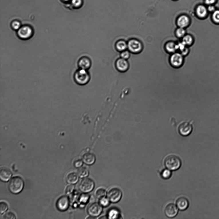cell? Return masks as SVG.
<instances>
[{
    "mask_svg": "<svg viewBox=\"0 0 219 219\" xmlns=\"http://www.w3.org/2000/svg\"><path fill=\"white\" fill-rule=\"evenodd\" d=\"M194 122L189 120L180 122L177 125V130L179 134L181 137H188L193 132L194 129Z\"/></svg>",
    "mask_w": 219,
    "mask_h": 219,
    "instance_id": "cell-1",
    "label": "cell"
},
{
    "mask_svg": "<svg viewBox=\"0 0 219 219\" xmlns=\"http://www.w3.org/2000/svg\"><path fill=\"white\" fill-rule=\"evenodd\" d=\"M24 183L21 177H16L11 179L9 183V189L13 194H17L20 193L23 190Z\"/></svg>",
    "mask_w": 219,
    "mask_h": 219,
    "instance_id": "cell-2",
    "label": "cell"
},
{
    "mask_svg": "<svg viewBox=\"0 0 219 219\" xmlns=\"http://www.w3.org/2000/svg\"><path fill=\"white\" fill-rule=\"evenodd\" d=\"M164 162L167 169L172 171L178 169L181 165L180 159L177 156L173 155H170L167 157Z\"/></svg>",
    "mask_w": 219,
    "mask_h": 219,
    "instance_id": "cell-3",
    "label": "cell"
},
{
    "mask_svg": "<svg viewBox=\"0 0 219 219\" xmlns=\"http://www.w3.org/2000/svg\"><path fill=\"white\" fill-rule=\"evenodd\" d=\"M74 80L80 85H84L88 82L90 79V75L87 70L80 69L74 74Z\"/></svg>",
    "mask_w": 219,
    "mask_h": 219,
    "instance_id": "cell-4",
    "label": "cell"
},
{
    "mask_svg": "<svg viewBox=\"0 0 219 219\" xmlns=\"http://www.w3.org/2000/svg\"><path fill=\"white\" fill-rule=\"evenodd\" d=\"M95 187V183L92 179L85 178L80 182L79 185V190L82 193L87 194L92 191Z\"/></svg>",
    "mask_w": 219,
    "mask_h": 219,
    "instance_id": "cell-5",
    "label": "cell"
},
{
    "mask_svg": "<svg viewBox=\"0 0 219 219\" xmlns=\"http://www.w3.org/2000/svg\"><path fill=\"white\" fill-rule=\"evenodd\" d=\"M33 30L30 26L24 25L21 26L17 31L18 37L21 40H27L31 38L33 34Z\"/></svg>",
    "mask_w": 219,
    "mask_h": 219,
    "instance_id": "cell-6",
    "label": "cell"
},
{
    "mask_svg": "<svg viewBox=\"0 0 219 219\" xmlns=\"http://www.w3.org/2000/svg\"><path fill=\"white\" fill-rule=\"evenodd\" d=\"M106 196L111 202L116 203L121 200L122 193L121 189L117 188H113L109 190L107 193Z\"/></svg>",
    "mask_w": 219,
    "mask_h": 219,
    "instance_id": "cell-7",
    "label": "cell"
},
{
    "mask_svg": "<svg viewBox=\"0 0 219 219\" xmlns=\"http://www.w3.org/2000/svg\"><path fill=\"white\" fill-rule=\"evenodd\" d=\"M128 49L130 52L137 54L141 52L143 49V45L138 40L132 39L127 42Z\"/></svg>",
    "mask_w": 219,
    "mask_h": 219,
    "instance_id": "cell-8",
    "label": "cell"
},
{
    "mask_svg": "<svg viewBox=\"0 0 219 219\" xmlns=\"http://www.w3.org/2000/svg\"><path fill=\"white\" fill-rule=\"evenodd\" d=\"M102 206L100 203H93L88 208L87 212L91 217L95 218L99 216L102 213Z\"/></svg>",
    "mask_w": 219,
    "mask_h": 219,
    "instance_id": "cell-9",
    "label": "cell"
},
{
    "mask_svg": "<svg viewBox=\"0 0 219 219\" xmlns=\"http://www.w3.org/2000/svg\"><path fill=\"white\" fill-rule=\"evenodd\" d=\"M184 56L180 52L173 53L170 58V63L174 67H180L184 63Z\"/></svg>",
    "mask_w": 219,
    "mask_h": 219,
    "instance_id": "cell-10",
    "label": "cell"
},
{
    "mask_svg": "<svg viewBox=\"0 0 219 219\" xmlns=\"http://www.w3.org/2000/svg\"><path fill=\"white\" fill-rule=\"evenodd\" d=\"M69 200L68 197L63 196L58 200L56 204L57 209L60 211L63 212L68 209L69 206Z\"/></svg>",
    "mask_w": 219,
    "mask_h": 219,
    "instance_id": "cell-11",
    "label": "cell"
},
{
    "mask_svg": "<svg viewBox=\"0 0 219 219\" xmlns=\"http://www.w3.org/2000/svg\"><path fill=\"white\" fill-rule=\"evenodd\" d=\"M96 157L95 154L90 152H85L82 156V160L85 164L91 165L94 163Z\"/></svg>",
    "mask_w": 219,
    "mask_h": 219,
    "instance_id": "cell-12",
    "label": "cell"
},
{
    "mask_svg": "<svg viewBox=\"0 0 219 219\" xmlns=\"http://www.w3.org/2000/svg\"><path fill=\"white\" fill-rule=\"evenodd\" d=\"M116 66L117 70L121 72L127 71L129 68V65L127 60L122 58L117 60L116 63Z\"/></svg>",
    "mask_w": 219,
    "mask_h": 219,
    "instance_id": "cell-13",
    "label": "cell"
},
{
    "mask_svg": "<svg viewBox=\"0 0 219 219\" xmlns=\"http://www.w3.org/2000/svg\"><path fill=\"white\" fill-rule=\"evenodd\" d=\"M178 212V210L177 206L172 204H168L165 208V214L169 218L175 217L177 215Z\"/></svg>",
    "mask_w": 219,
    "mask_h": 219,
    "instance_id": "cell-14",
    "label": "cell"
},
{
    "mask_svg": "<svg viewBox=\"0 0 219 219\" xmlns=\"http://www.w3.org/2000/svg\"><path fill=\"white\" fill-rule=\"evenodd\" d=\"M12 175V173L8 168L2 167L0 170V179L3 181H8Z\"/></svg>",
    "mask_w": 219,
    "mask_h": 219,
    "instance_id": "cell-15",
    "label": "cell"
},
{
    "mask_svg": "<svg viewBox=\"0 0 219 219\" xmlns=\"http://www.w3.org/2000/svg\"><path fill=\"white\" fill-rule=\"evenodd\" d=\"M91 62L89 58L86 57H83L80 59L78 62V66L80 69L87 70L90 68L91 66Z\"/></svg>",
    "mask_w": 219,
    "mask_h": 219,
    "instance_id": "cell-16",
    "label": "cell"
},
{
    "mask_svg": "<svg viewBox=\"0 0 219 219\" xmlns=\"http://www.w3.org/2000/svg\"><path fill=\"white\" fill-rule=\"evenodd\" d=\"M176 204L178 209L181 210H184L188 208L189 203L188 200L186 198L181 197L177 200Z\"/></svg>",
    "mask_w": 219,
    "mask_h": 219,
    "instance_id": "cell-17",
    "label": "cell"
},
{
    "mask_svg": "<svg viewBox=\"0 0 219 219\" xmlns=\"http://www.w3.org/2000/svg\"><path fill=\"white\" fill-rule=\"evenodd\" d=\"M79 177L78 173L76 172H70L67 175L66 181L68 184L74 185L78 182Z\"/></svg>",
    "mask_w": 219,
    "mask_h": 219,
    "instance_id": "cell-18",
    "label": "cell"
},
{
    "mask_svg": "<svg viewBox=\"0 0 219 219\" xmlns=\"http://www.w3.org/2000/svg\"><path fill=\"white\" fill-rule=\"evenodd\" d=\"M189 19L185 15L181 16L177 21V25L179 27L185 28L189 25Z\"/></svg>",
    "mask_w": 219,
    "mask_h": 219,
    "instance_id": "cell-19",
    "label": "cell"
},
{
    "mask_svg": "<svg viewBox=\"0 0 219 219\" xmlns=\"http://www.w3.org/2000/svg\"><path fill=\"white\" fill-rule=\"evenodd\" d=\"M115 46L117 50L121 52L128 49L127 43L123 40H120L116 42Z\"/></svg>",
    "mask_w": 219,
    "mask_h": 219,
    "instance_id": "cell-20",
    "label": "cell"
},
{
    "mask_svg": "<svg viewBox=\"0 0 219 219\" xmlns=\"http://www.w3.org/2000/svg\"><path fill=\"white\" fill-rule=\"evenodd\" d=\"M208 9L204 6L200 5L197 8V14L201 18H204L206 17L208 14Z\"/></svg>",
    "mask_w": 219,
    "mask_h": 219,
    "instance_id": "cell-21",
    "label": "cell"
},
{
    "mask_svg": "<svg viewBox=\"0 0 219 219\" xmlns=\"http://www.w3.org/2000/svg\"><path fill=\"white\" fill-rule=\"evenodd\" d=\"M165 49L168 52L173 54L177 50V44L172 41L168 42L165 44Z\"/></svg>",
    "mask_w": 219,
    "mask_h": 219,
    "instance_id": "cell-22",
    "label": "cell"
},
{
    "mask_svg": "<svg viewBox=\"0 0 219 219\" xmlns=\"http://www.w3.org/2000/svg\"><path fill=\"white\" fill-rule=\"evenodd\" d=\"M77 173L80 177L84 178L87 177L88 176L89 171L87 167H82L79 168Z\"/></svg>",
    "mask_w": 219,
    "mask_h": 219,
    "instance_id": "cell-23",
    "label": "cell"
},
{
    "mask_svg": "<svg viewBox=\"0 0 219 219\" xmlns=\"http://www.w3.org/2000/svg\"><path fill=\"white\" fill-rule=\"evenodd\" d=\"M108 214V218L111 219L118 218L120 215L119 211L114 208L109 210Z\"/></svg>",
    "mask_w": 219,
    "mask_h": 219,
    "instance_id": "cell-24",
    "label": "cell"
},
{
    "mask_svg": "<svg viewBox=\"0 0 219 219\" xmlns=\"http://www.w3.org/2000/svg\"><path fill=\"white\" fill-rule=\"evenodd\" d=\"M107 192L106 190L103 188H97L95 192V196L97 198L100 199L106 196Z\"/></svg>",
    "mask_w": 219,
    "mask_h": 219,
    "instance_id": "cell-25",
    "label": "cell"
},
{
    "mask_svg": "<svg viewBox=\"0 0 219 219\" xmlns=\"http://www.w3.org/2000/svg\"><path fill=\"white\" fill-rule=\"evenodd\" d=\"M182 42L187 46H191L193 43L194 39L190 35H186L182 38Z\"/></svg>",
    "mask_w": 219,
    "mask_h": 219,
    "instance_id": "cell-26",
    "label": "cell"
},
{
    "mask_svg": "<svg viewBox=\"0 0 219 219\" xmlns=\"http://www.w3.org/2000/svg\"><path fill=\"white\" fill-rule=\"evenodd\" d=\"M90 197V196L87 194L83 193L80 196L79 202L82 205H84L89 201Z\"/></svg>",
    "mask_w": 219,
    "mask_h": 219,
    "instance_id": "cell-27",
    "label": "cell"
},
{
    "mask_svg": "<svg viewBox=\"0 0 219 219\" xmlns=\"http://www.w3.org/2000/svg\"><path fill=\"white\" fill-rule=\"evenodd\" d=\"M176 36L179 38H183L186 34V31L185 28L179 27L175 31Z\"/></svg>",
    "mask_w": 219,
    "mask_h": 219,
    "instance_id": "cell-28",
    "label": "cell"
},
{
    "mask_svg": "<svg viewBox=\"0 0 219 219\" xmlns=\"http://www.w3.org/2000/svg\"><path fill=\"white\" fill-rule=\"evenodd\" d=\"M171 176V172L169 169H165L163 170L161 173V176L163 178L165 179L169 178Z\"/></svg>",
    "mask_w": 219,
    "mask_h": 219,
    "instance_id": "cell-29",
    "label": "cell"
},
{
    "mask_svg": "<svg viewBox=\"0 0 219 219\" xmlns=\"http://www.w3.org/2000/svg\"><path fill=\"white\" fill-rule=\"evenodd\" d=\"M100 200V204L103 207H106L110 204V201L107 197L102 198Z\"/></svg>",
    "mask_w": 219,
    "mask_h": 219,
    "instance_id": "cell-30",
    "label": "cell"
},
{
    "mask_svg": "<svg viewBox=\"0 0 219 219\" xmlns=\"http://www.w3.org/2000/svg\"><path fill=\"white\" fill-rule=\"evenodd\" d=\"M21 24L18 21H14L11 24V27L13 30L17 31L21 27Z\"/></svg>",
    "mask_w": 219,
    "mask_h": 219,
    "instance_id": "cell-31",
    "label": "cell"
},
{
    "mask_svg": "<svg viewBox=\"0 0 219 219\" xmlns=\"http://www.w3.org/2000/svg\"><path fill=\"white\" fill-rule=\"evenodd\" d=\"M212 18L214 22L216 23L219 24V10H215L213 12Z\"/></svg>",
    "mask_w": 219,
    "mask_h": 219,
    "instance_id": "cell-32",
    "label": "cell"
},
{
    "mask_svg": "<svg viewBox=\"0 0 219 219\" xmlns=\"http://www.w3.org/2000/svg\"><path fill=\"white\" fill-rule=\"evenodd\" d=\"M2 219H15L16 216L14 214L11 212H8L2 216Z\"/></svg>",
    "mask_w": 219,
    "mask_h": 219,
    "instance_id": "cell-33",
    "label": "cell"
},
{
    "mask_svg": "<svg viewBox=\"0 0 219 219\" xmlns=\"http://www.w3.org/2000/svg\"><path fill=\"white\" fill-rule=\"evenodd\" d=\"M8 209V206L6 203L4 202H1L0 203V212L1 214L6 212Z\"/></svg>",
    "mask_w": 219,
    "mask_h": 219,
    "instance_id": "cell-34",
    "label": "cell"
},
{
    "mask_svg": "<svg viewBox=\"0 0 219 219\" xmlns=\"http://www.w3.org/2000/svg\"><path fill=\"white\" fill-rule=\"evenodd\" d=\"M129 50H125L121 53V57L124 59L127 60L130 57V53Z\"/></svg>",
    "mask_w": 219,
    "mask_h": 219,
    "instance_id": "cell-35",
    "label": "cell"
},
{
    "mask_svg": "<svg viewBox=\"0 0 219 219\" xmlns=\"http://www.w3.org/2000/svg\"><path fill=\"white\" fill-rule=\"evenodd\" d=\"M83 164V162L82 160L78 159L74 161V165L75 167L79 168L82 167Z\"/></svg>",
    "mask_w": 219,
    "mask_h": 219,
    "instance_id": "cell-36",
    "label": "cell"
},
{
    "mask_svg": "<svg viewBox=\"0 0 219 219\" xmlns=\"http://www.w3.org/2000/svg\"><path fill=\"white\" fill-rule=\"evenodd\" d=\"M72 3L74 7H78L81 6L82 1V0H72Z\"/></svg>",
    "mask_w": 219,
    "mask_h": 219,
    "instance_id": "cell-37",
    "label": "cell"
},
{
    "mask_svg": "<svg viewBox=\"0 0 219 219\" xmlns=\"http://www.w3.org/2000/svg\"><path fill=\"white\" fill-rule=\"evenodd\" d=\"M74 190V186L73 185L70 184V185L68 186L67 187L66 190V194H71Z\"/></svg>",
    "mask_w": 219,
    "mask_h": 219,
    "instance_id": "cell-38",
    "label": "cell"
},
{
    "mask_svg": "<svg viewBox=\"0 0 219 219\" xmlns=\"http://www.w3.org/2000/svg\"><path fill=\"white\" fill-rule=\"evenodd\" d=\"M187 47H186L185 49L180 52L181 54L183 56H186L188 55L189 53V50L188 48Z\"/></svg>",
    "mask_w": 219,
    "mask_h": 219,
    "instance_id": "cell-39",
    "label": "cell"
},
{
    "mask_svg": "<svg viewBox=\"0 0 219 219\" xmlns=\"http://www.w3.org/2000/svg\"><path fill=\"white\" fill-rule=\"evenodd\" d=\"M217 0H205L206 4L209 5H212L215 4Z\"/></svg>",
    "mask_w": 219,
    "mask_h": 219,
    "instance_id": "cell-40",
    "label": "cell"
},
{
    "mask_svg": "<svg viewBox=\"0 0 219 219\" xmlns=\"http://www.w3.org/2000/svg\"><path fill=\"white\" fill-rule=\"evenodd\" d=\"M208 11L210 12L214 11L215 10V7L214 6H213V5H209V6L208 7Z\"/></svg>",
    "mask_w": 219,
    "mask_h": 219,
    "instance_id": "cell-41",
    "label": "cell"
},
{
    "mask_svg": "<svg viewBox=\"0 0 219 219\" xmlns=\"http://www.w3.org/2000/svg\"><path fill=\"white\" fill-rule=\"evenodd\" d=\"M64 1H69V0H64Z\"/></svg>",
    "mask_w": 219,
    "mask_h": 219,
    "instance_id": "cell-42",
    "label": "cell"
}]
</instances>
